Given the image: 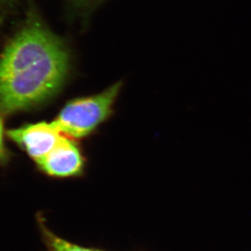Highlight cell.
Masks as SVG:
<instances>
[{"mask_svg":"<svg viewBox=\"0 0 251 251\" xmlns=\"http://www.w3.org/2000/svg\"><path fill=\"white\" fill-rule=\"evenodd\" d=\"M70 69L61 39L41 22L29 20L0 56V113L29 109L51 99Z\"/></svg>","mask_w":251,"mask_h":251,"instance_id":"1","label":"cell"},{"mask_svg":"<svg viewBox=\"0 0 251 251\" xmlns=\"http://www.w3.org/2000/svg\"><path fill=\"white\" fill-rule=\"evenodd\" d=\"M122 87V82H118L98 94L70 100L54 124L68 137L88 136L111 117Z\"/></svg>","mask_w":251,"mask_h":251,"instance_id":"2","label":"cell"},{"mask_svg":"<svg viewBox=\"0 0 251 251\" xmlns=\"http://www.w3.org/2000/svg\"><path fill=\"white\" fill-rule=\"evenodd\" d=\"M8 136L38 164L53 150L63 134L54 123H38L11 130Z\"/></svg>","mask_w":251,"mask_h":251,"instance_id":"3","label":"cell"},{"mask_svg":"<svg viewBox=\"0 0 251 251\" xmlns=\"http://www.w3.org/2000/svg\"><path fill=\"white\" fill-rule=\"evenodd\" d=\"M38 165L51 176L70 178L82 174L85 158L79 146L71 138L63 135L53 150Z\"/></svg>","mask_w":251,"mask_h":251,"instance_id":"4","label":"cell"},{"mask_svg":"<svg viewBox=\"0 0 251 251\" xmlns=\"http://www.w3.org/2000/svg\"><path fill=\"white\" fill-rule=\"evenodd\" d=\"M38 228L46 251H106L91 247H82L65 240L56 234L47 225L44 215L37 216Z\"/></svg>","mask_w":251,"mask_h":251,"instance_id":"5","label":"cell"},{"mask_svg":"<svg viewBox=\"0 0 251 251\" xmlns=\"http://www.w3.org/2000/svg\"><path fill=\"white\" fill-rule=\"evenodd\" d=\"M7 157V152L5 149L4 139H3V123L0 118V164Z\"/></svg>","mask_w":251,"mask_h":251,"instance_id":"6","label":"cell"},{"mask_svg":"<svg viewBox=\"0 0 251 251\" xmlns=\"http://www.w3.org/2000/svg\"><path fill=\"white\" fill-rule=\"evenodd\" d=\"M12 1V0H0V12H2V10L8 6Z\"/></svg>","mask_w":251,"mask_h":251,"instance_id":"7","label":"cell"},{"mask_svg":"<svg viewBox=\"0 0 251 251\" xmlns=\"http://www.w3.org/2000/svg\"><path fill=\"white\" fill-rule=\"evenodd\" d=\"M100 0H77V2L80 4L92 5L94 4L95 2H98Z\"/></svg>","mask_w":251,"mask_h":251,"instance_id":"8","label":"cell"}]
</instances>
